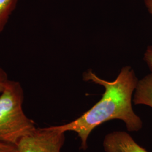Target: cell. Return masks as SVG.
Masks as SVG:
<instances>
[{
    "label": "cell",
    "instance_id": "1",
    "mask_svg": "<svg viewBox=\"0 0 152 152\" xmlns=\"http://www.w3.org/2000/svg\"><path fill=\"white\" fill-rule=\"evenodd\" d=\"M83 77L86 81H91L104 87L103 97L77 119L67 124L56 126L59 130L76 132L81 139V149L86 150L90 133L107 121L121 120L125 122L129 131L141 130L142 122L132 106V95L139 80L130 67H124L114 81L102 80L91 71L86 72Z\"/></svg>",
    "mask_w": 152,
    "mask_h": 152
},
{
    "label": "cell",
    "instance_id": "2",
    "mask_svg": "<svg viewBox=\"0 0 152 152\" xmlns=\"http://www.w3.org/2000/svg\"><path fill=\"white\" fill-rule=\"evenodd\" d=\"M24 98L20 83L10 80L0 94V141L16 145L36 128L24 112Z\"/></svg>",
    "mask_w": 152,
    "mask_h": 152
},
{
    "label": "cell",
    "instance_id": "3",
    "mask_svg": "<svg viewBox=\"0 0 152 152\" xmlns=\"http://www.w3.org/2000/svg\"><path fill=\"white\" fill-rule=\"evenodd\" d=\"M65 132L56 126L37 128L23 137L16 145L18 152H60Z\"/></svg>",
    "mask_w": 152,
    "mask_h": 152
},
{
    "label": "cell",
    "instance_id": "4",
    "mask_svg": "<svg viewBox=\"0 0 152 152\" xmlns=\"http://www.w3.org/2000/svg\"><path fill=\"white\" fill-rule=\"evenodd\" d=\"M103 145L105 152H148L125 131L109 133L104 137Z\"/></svg>",
    "mask_w": 152,
    "mask_h": 152
},
{
    "label": "cell",
    "instance_id": "5",
    "mask_svg": "<svg viewBox=\"0 0 152 152\" xmlns=\"http://www.w3.org/2000/svg\"><path fill=\"white\" fill-rule=\"evenodd\" d=\"M133 102L136 105H145L152 108V73L138 81Z\"/></svg>",
    "mask_w": 152,
    "mask_h": 152
},
{
    "label": "cell",
    "instance_id": "6",
    "mask_svg": "<svg viewBox=\"0 0 152 152\" xmlns=\"http://www.w3.org/2000/svg\"><path fill=\"white\" fill-rule=\"evenodd\" d=\"M17 3L18 0H0V34L5 29Z\"/></svg>",
    "mask_w": 152,
    "mask_h": 152
},
{
    "label": "cell",
    "instance_id": "7",
    "mask_svg": "<svg viewBox=\"0 0 152 152\" xmlns=\"http://www.w3.org/2000/svg\"><path fill=\"white\" fill-rule=\"evenodd\" d=\"M9 80L6 72L0 66V94L4 90Z\"/></svg>",
    "mask_w": 152,
    "mask_h": 152
},
{
    "label": "cell",
    "instance_id": "8",
    "mask_svg": "<svg viewBox=\"0 0 152 152\" xmlns=\"http://www.w3.org/2000/svg\"><path fill=\"white\" fill-rule=\"evenodd\" d=\"M0 152H18L15 145L0 141Z\"/></svg>",
    "mask_w": 152,
    "mask_h": 152
},
{
    "label": "cell",
    "instance_id": "9",
    "mask_svg": "<svg viewBox=\"0 0 152 152\" xmlns=\"http://www.w3.org/2000/svg\"><path fill=\"white\" fill-rule=\"evenodd\" d=\"M144 60L152 72V46L147 48L144 54Z\"/></svg>",
    "mask_w": 152,
    "mask_h": 152
},
{
    "label": "cell",
    "instance_id": "10",
    "mask_svg": "<svg viewBox=\"0 0 152 152\" xmlns=\"http://www.w3.org/2000/svg\"><path fill=\"white\" fill-rule=\"evenodd\" d=\"M145 3L148 11L152 15V0H145Z\"/></svg>",
    "mask_w": 152,
    "mask_h": 152
}]
</instances>
